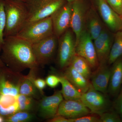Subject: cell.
<instances>
[{"label":"cell","mask_w":122,"mask_h":122,"mask_svg":"<svg viewBox=\"0 0 122 122\" xmlns=\"http://www.w3.org/2000/svg\"><path fill=\"white\" fill-rule=\"evenodd\" d=\"M63 75L82 94L88 90L90 86V81L79 73L71 66L63 70Z\"/></svg>","instance_id":"obj_18"},{"label":"cell","mask_w":122,"mask_h":122,"mask_svg":"<svg viewBox=\"0 0 122 122\" xmlns=\"http://www.w3.org/2000/svg\"><path fill=\"white\" fill-rule=\"evenodd\" d=\"M104 28L95 11L91 9L87 12L85 29L89 34L93 40L96 39L100 35Z\"/></svg>","instance_id":"obj_19"},{"label":"cell","mask_w":122,"mask_h":122,"mask_svg":"<svg viewBox=\"0 0 122 122\" xmlns=\"http://www.w3.org/2000/svg\"><path fill=\"white\" fill-rule=\"evenodd\" d=\"M72 8L70 28L75 35L76 44L85 30L87 12L84 5L79 0L72 2Z\"/></svg>","instance_id":"obj_15"},{"label":"cell","mask_w":122,"mask_h":122,"mask_svg":"<svg viewBox=\"0 0 122 122\" xmlns=\"http://www.w3.org/2000/svg\"><path fill=\"white\" fill-rule=\"evenodd\" d=\"M5 63L2 61L1 57H0V67H3L5 66Z\"/></svg>","instance_id":"obj_35"},{"label":"cell","mask_w":122,"mask_h":122,"mask_svg":"<svg viewBox=\"0 0 122 122\" xmlns=\"http://www.w3.org/2000/svg\"><path fill=\"white\" fill-rule=\"evenodd\" d=\"M113 108L117 112L121 117H122V86L119 93L113 102Z\"/></svg>","instance_id":"obj_30"},{"label":"cell","mask_w":122,"mask_h":122,"mask_svg":"<svg viewBox=\"0 0 122 122\" xmlns=\"http://www.w3.org/2000/svg\"><path fill=\"white\" fill-rule=\"evenodd\" d=\"M76 38L74 33L70 28L58 38L57 62L63 70L68 66L75 55Z\"/></svg>","instance_id":"obj_6"},{"label":"cell","mask_w":122,"mask_h":122,"mask_svg":"<svg viewBox=\"0 0 122 122\" xmlns=\"http://www.w3.org/2000/svg\"><path fill=\"white\" fill-rule=\"evenodd\" d=\"M107 3L112 9L122 15V0H106Z\"/></svg>","instance_id":"obj_33"},{"label":"cell","mask_w":122,"mask_h":122,"mask_svg":"<svg viewBox=\"0 0 122 122\" xmlns=\"http://www.w3.org/2000/svg\"><path fill=\"white\" fill-rule=\"evenodd\" d=\"M67 2L66 0H27L25 2L28 11L25 25L51 16Z\"/></svg>","instance_id":"obj_3"},{"label":"cell","mask_w":122,"mask_h":122,"mask_svg":"<svg viewBox=\"0 0 122 122\" xmlns=\"http://www.w3.org/2000/svg\"><path fill=\"white\" fill-rule=\"evenodd\" d=\"M18 0L21 1H23V2H25L27 0Z\"/></svg>","instance_id":"obj_38"},{"label":"cell","mask_w":122,"mask_h":122,"mask_svg":"<svg viewBox=\"0 0 122 122\" xmlns=\"http://www.w3.org/2000/svg\"><path fill=\"white\" fill-rule=\"evenodd\" d=\"M19 94L34 98L39 97L42 94L33 82L30 74L23 76L20 83Z\"/></svg>","instance_id":"obj_22"},{"label":"cell","mask_w":122,"mask_h":122,"mask_svg":"<svg viewBox=\"0 0 122 122\" xmlns=\"http://www.w3.org/2000/svg\"><path fill=\"white\" fill-rule=\"evenodd\" d=\"M80 100L89 109L91 113L100 116L104 112L113 109V102L110 99L108 94L95 90L91 84L88 90L82 94Z\"/></svg>","instance_id":"obj_5"},{"label":"cell","mask_w":122,"mask_h":122,"mask_svg":"<svg viewBox=\"0 0 122 122\" xmlns=\"http://www.w3.org/2000/svg\"></svg>","instance_id":"obj_40"},{"label":"cell","mask_w":122,"mask_h":122,"mask_svg":"<svg viewBox=\"0 0 122 122\" xmlns=\"http://www.w3.org/2000/svg\"><path fill=\"white\" fill-rule=\"evenodd\" d=\"M121 118H122V117H121Z\"/></svg>","instance_id":"obj_39"},{"label":"cell","mask_w":122,"mask_h":122,"mask_svg":"<svg viewBox=\"0 0 122 122\" xmlns=\"http://www.w3.org/2000/svg\"><path fill=\"white\" fill-rule=\"evenodd\" d=\"M0 67V94L5 95L17 96L23 76L10 70Z\"/></svg>","instance_id":"obj_11"},{"label":"cell","mask_w":122,"mask_h":122,"mask_svg":"<svg viewBox=\"0 0 122 122\" xmlns=\"http://www.w3.org/2000/svg\"><path fill=\"white\" fill-rule=\"evenodd\" d=\"M122 56V30L115 33L114 41L110 53L107 64L111 65Z\"/></svg>","instance_id":"obj_24"},{"label":"cell","mask_w":122,"mask_h":122,"mask_svg":"<svg viewBox=\"0 0 122 122\" xmlns=\"http://www.w3.org/2000/svg\"><path fill=\"white\" fill-rule=\"evenodd\" d=\"M69 119V122H99L100 116L90 113L77 118Z\"/></svg>","instance_id":"obj_29"},{"label":"cell","mask_w":122,"mask_h":122,"mask_svg":"<svg viewBox=\"0 0 122 122\" xmlns=\"http://www.w3.org/2000/svg\"><path fill=\"white\" fill-rule=\"evenodd\" d=\"M68 2H70V3H72L74 1H75L76 0H66Z\"/></svg>","instance_id":"obj_37"},{"label":"cell","mask_w":122,"mask_h":122,"mask_svg":"<svg viewBox=\"0 0 122 122\" xmlns=\"http://www.w3.org/2000/svg\"><path fill=\"white\" fill-rule=\"evenodd\" d=\"M46 81L47 86L51 88H54L60 83V78L57 75H50L46 77Z\"/></svg>","instance_id":"obj_32"},{"label":"cell","mask_w":122,"mask_h":122,"mask_svg":"<svg viewBox=\"0 0 122 122\" xmlns=\"http://www.w3.org/2000/svg\"><path fill=\"white\" fill-rule=\"evenodd\" d=\"M17 96L0 94V115L5 117L20 111Z\"/></svg>","instance_id":"obj_20"},{"label":"cell","mask_w":122,"mask_h":122,"mask_svg":"<svg viewBox=\"0 0 122 122\" xmlns=\"http://www.w3.org/2000/svg\"><path fill=\"white\" fill-rule=\"evenodd\" d=\"M110 66L107 64L99 65L92 73L90 80L95 90L105 94H107L111 73Z\"/></svg>","instance_id":"obj_16"},{"label":"cell","mask_w":122,"mask_h":122,"mask_svg":"<svg viewBox=\"0 0 122 122\" xmlns=\"http://www.w3.org/2000/svg\"><path fill=\"white\" fill-rule=\"evenodd\" d=\"M6 24L4 0H0V52L1 51L4 42V32Z\"/></svg>","instance_id":"obj_27"},{"label":"cell","mask_w":122,"mask_h":122,"mask_svg":"<svg viewBox=\"0 0 122 122\" xmlns=\"http://www.w3.org/2000/svg\"><path fill=\"white\" fill-rule=\"evenodd\" d=\"M62 86L61 91L63 99L66 100H78L81 99L82 94L70 83L65 76L58 75Z\"/></svg>","instance_id":"obj_21"},{"label":"cell","mask_w":122,"mask_h":122,"mask_svg":"<svg viewBox=\"0 0 122 122\" xmlns=\"http://www.w3.org/2000/svg\"><path fill=\"white\" fill-rule=\"evenodd\" d=\"M96 1L100 16L107 27L114 33L122 30V15L112 9L106 0Z\"/></svg>","instance_id":"obj_12"},{"label":"cell","mask_w":122,"mask_h":122,"mask_svg":"<svg viewBox=\"0 0 122 122\" xmlns=\"http://www.w3.org/2000/svg\"><path fill=\"white\" fill-rule=\"evenodd\" d=\"M33 71L32 70V72L30 73L33 82L35 86L39 90L42 94H43V90L45 88L46 85V81L43 79L35 78L34 74L33 73Z\"/></svg>","instance_id":"obj_31"},{"label":"cell","mask_w":122,"mask_h":122,"mask_svg":"<svg viewBox=\"0 0 122 122\" xmlns=\"http://www.w3.org/2000/svg\"><path fill=\"white\" fill-rule=\"evenodd\" d=\"M53 34L52 22L49 16L26 25L16 36L32 45Z\"/></svg>","instance_id":"obj_4"},{"label":"cell","mask_w":122,"mask_h":122,"mask_svg":"<svg viewBox=\"0 0 122 122\" xmlns=\"http://www.w3.org/2000/svg\"><path fill=\"white\" fill-rule=\"evenodd\" d=\"M93 41L89 34L85 29L76 43L75 54L86 59L93 71L98 67L99 63Z\"/></svg>","instance_id":"obj_8"},{"label":"cell","mask_w":122,"mask_h":122,"mask_svg":"<svg viewBox=\"0 0 122 122\" xmlns=\"http://www.w3.org/2000/svg\"><path fill=\"white\" fill-rule=\"evenodd\" d=\"M114 35L115 33L104 27L100 35L94 40L99 65L107 64Z\"/></svg>","instance_id":"obj_10"},{"label":"cell","mask_w":122,"mask_h":122,"mask_svg":"<svg viewBox=\"0 0 122 122\" xmlns=\"http://www.w3.org/2000/svg\"><path fill=\"white\" fill-rule=\"evenodd\" d=\"M6 24L4 38L16 35L24 28L28 17L25 2L18 0H4Z\"/></svg>","instance_id":"obj_2"},{"label":"cell","mask_w":122,"mask_h":122,"mask_svg":"<svg viewBox=\"0 0 122 122\" xmlns=\"http://www.w3.org/2000/svg\"><path fill=\"white\" fill-rule=\"evenodd\" d=\"M111 65L107 93L110 97L115 98L122 86V56Z\"/></svg>","instance_id":"obj_17"},{"label":"cell","mask_w":122,"mask_h":122,"mask_svg":"<svg viewBox=\"0 0 122 122\" xmlns=\"http://www.w3.org/2000/svg\"><path fill=\"white\" fill-rule=\"evenodd\" d=\"M58 39L53 34L32 45L34 54L39 66L48 64L53 59L58 48Z\"/></svg>","instance_id":"obj_7"},{"label":"cell","mask_w":122,"mask_h":122,"mask_svg":"<svg viewBox=\"0 0 122 122\" xmlns=\"http://www.w3.org/2000/svg\"><path fill=\"white\" fill-rule=\"evenodd\" d=\"M72 12V3L68 2L51 16L54 34L58 38L70 28Z\"/></svg>","instance_id":"obj_9"},{"label":"cell","mask_w":122,"mask_h":122,"mask_svg":"<svg viewBox=\"0 0 122 122\" xmlns=\"http://www.w3.org/2000/svg\"><path fill=\"white\" fill-rule=\"evenodd\" d=\"M1 58L11 69L22 70H35L39 66L35 58L32 44L16 35L4 38Z\"/></svg>","instance_id":"obj_1"},{"label":"cell","mask_w":122,"mask_h":122,"mask_svg":"<svg viewBox=\"0 0 122 122\" xmlns=\"http://www.w3.org/2000/svg\"><path fill=\"white\" fill-rule=\"evenodd\" d=\"M63 99L60 91H55L51 96L43 97L38 106L40 117L44 119H50L56 116L59 105Z\"/></svg>","instance_id":"obj_13"},{"label":"cell","mask_w":122,"mask_h":122,"mask_svg":"<svg viewBox=\"0 0 122 122\" xmlns=\"http://www.w3.org/2000/svg\"><path fill=\"white\" fill-rule=\"evenodd\" d=\"M91 113L81 100L63 99L59 105L56 115L61 116L69 119H74Z\"/></svg>","instance_id":"obj_14"},{"label":"cell","mask_w":122,"mask_h":122,"mask_svg":"<svg viewBox=\"0 0 122 122\" xmlns=\"http://www.w3.org/2000/svg\"><path fill=\"white\" fill-rule=\"evenodd\" d=\"M120 115L114 110L104 112L100 116L99 122H121Z\"/></svg>","instance_id":"obj_28"},{"label":"cell","mask_w":122,"mask_h":122,"mask_svg":"<svg viewBox=\"0 0 122 122\" xmlns=\"http://www.w3.org/2000/svg\"><path fill=\"white\" fill-rule=\"evenodd\" d=\"M5 122V117L0 115V122Z\"/></svg>","instance_id":"obj_36"},{"label":"cell","mask_w":122,"mask_h":122,"mask_svg":"<svg viewBox=\"0 0 122 122\" xmlns=\"http://www.w3.org/2000/svg\"><path fill=\"white\" fill-rule=\"evenodd\" d=\"M69 65L90 81L92 70L90 64L85 58L75 54Z\"/></svg>","instance_id":"obj_23"},{"label":"cell","mask_w":122,"mask_h":122,"mask_svg":"<svg viewBox=\"0 0 122 122\" xmlns=\"http://www.w3.org/2000/svg\"><path fill=\"white\" fill-rule=\"evenodd\" d=\"M17 100L20 111L31 112L36 107L35 100L32 97L19 94Z\"/></svg>","instance_id":"obj_26"},{"label":"cell","mask_w":122,"mask_h":122,"mask_svg":"<svg viewBox=\"0 0 122 122\" xmlns=\"http://www.w3.org/2000/svg\"><path fill=\"white\" fill-rule=\"evenodd\" d=\"M48 122H69V119L59 115H56L53 117L49 119Z\"/></svg>","instance_id":"obj_34"},{"label":"cell","mask_w":122,"mask_h":122,"mask_svg":"<svg viewBox=\"0 0 122 122\" xmlns=\"http://www.w3.org/2000/svg\"><path fill=\"white\" fill-rule=\"evenodd\" d=\"M35 118V115L31 112L20 111L5 117V122H29Z\"/></svg>","instance_id":"obj_25"}]
</instances>
